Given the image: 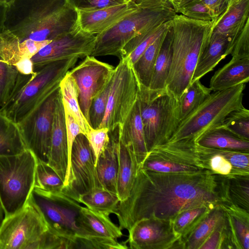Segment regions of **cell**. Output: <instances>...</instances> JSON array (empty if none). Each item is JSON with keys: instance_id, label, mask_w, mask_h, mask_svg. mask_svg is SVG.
Returning a JSON list of instances; mask_svg holds the SVG:
<instances>
[{"instance_id": "cell-32", "label": "cell", "mask_w": 249, "mask_h": 249, "mask_svg": "<svg viewBox=\"0 0 249 249\" xmlns=\"http://www.w3.org/2000/svg\"><path fill=\"white\" fill-rule=\"evenodd\" d=\"M32 77L20 73L0 57V108L4 106Z\"/></svg>"}, {"instance_id": "cell-43", "label": "cell", "mask_w": 249, "mask_h": 249, "mask_svg": "<svg viewBox=\"0 0 249 249\" xmlns=\"http://www.w3.org/2000/svg\"><path fill=\"white\" fill-rule=\"evenodd\" d=\"M226 215V214H225ZM234 249L226 216L207 237L199 249Z\"/></svg>"}, {"instance_id": "cell-54", "label": "cell", "mask_w": 249, "mask_h": 249, "mask_svg": "<svg viewBox=\"0 0 249 249\" xmlns=\"http://www.w3.org/2000/svg\"><path fill=\"white\" fill-rule=\"evenodd\" d=\"M172 4L176 12L177 13L179 9L191 0H168Z\"/></svg>"}, {"instance_id": "cell-5", "label": "cell", "mask_w": 249, "mask_h": 249, "mask_svg": "<svg viewBox=\"0 0 249 249\" xmlns=\"http://www.w3.org/2000/svg\"><path fill=\"white\" fill-rule=\"evenodd\" d=\"M136 8L105 32L96 35L91 56L121 59L124 45L134 36L171 20L177 14L168 0H135Z\"/></svg>"}, {"instance_id": "cell-49", "label": "cell", "mask_w": 249, "mask_h": 249, "mask_svg": "<svg viewBox=\"0 0 249 249\" xmlns=\"http://www.w3.org/2000/svg\"><path fill=\"white\" fill-rule=\"evenodd\" d=\"M65 116L68 144V164L64 181V186L67 185L70 176L71 156L73 142L78 135L80 133L83 134L78 123L69 113L65 112Z\"/></svg>"}, {"instance_id": "cell-21", "label": "cell", "mask_w": 249, "mask_h": 249, "mask_svg": "<svg viewBox=\"0 0 249 249\" xmlns=\"http://www.w3.org/2000/svg\"><path fill=\"white\" fill-rule=\"evenodd\" d=\"M239 34L230 36L212 33L199 57L191 83L200 80L213 71L220 61L231 54Z\"/></svg>"}, {"instance_id": "cell-47", "label": "cell", "mask_w": 249, "mask_h": 249, "mask_svg": "<svg viewBox=\"0 0 249 249\" xmlns=\"http://www.w3.org/2000/svg\"><path fill=\"white\" fill-rule=\"evenodd\" d=\"M130 0H65L77 11L89 12L124 4Z\"/></svg>"}, {"instance_id": "cell-36", "label": "cell", "mask_w": 249, "mask_h": 249, "mask_svg": "<svg viewBox=\"0 0 249 249\" xmlns=\"http://www.w3.org/2000/svg\"><path fill=\"white\" fill-rule=\"evenodd\" d=\"M78 201L85 207L109 215L115 213L120 202L118 195L102 187L80 195Z\"/></svg>"}, {"instance_id": "cell-27", "label": "cell", "mask_w": 249, "mask_h": 249, "mask_svg": "<svg viewBox=\"0 0 249 249\" xmlns=\"http://www.w3.org/2000/svg\"><path fill=\"white\" fill-rule=\"evenodd\" d=\"M220 205L225 212L234 249H249V211L233 204Z\"/></svg>"}, {"instance_id": "cell-20", "label": "cell", "mask_w": 249, "mask_h": 249, "mask_svg": "<svg viewBox=\"0 0 249 249\" xmlns=\"http://www.w3.org/2000/svg\"><path fill=\"white\" fill-rule=\"evenodd\" d=\"M136 7L135 0L97 10L77 11V26L83 31L96 35L115 24Z\"/></svg>"}, {"instance_id": "cell-6", "label": "cell", "mask_w": 249, "mask_h": 249, "mask_svg": "<svg viewBox=\"0 0 249 249\" xmlns=\"http://www.w3.org/2000/svg\"><path fill=\"white\" fill-rule=\"evenodd\" d=\"M138 100L146 147L169 142L179 121L178 102L166 88L152 89L140 84Z\"/></svg>"}, {"instance_id": "cell-50", "label": "cell", "mask_w": 249, "mask_h": 249, "mask_svg": "<svg viewBox=\"0 0 249 249\" xmlns=\"http://www.w3.org/2000/svg\"><path fill=\"white\" fill-rule=\"evenodd\" d=\"M231 54L232 58H249V19L237 38Z\"/></svg>"}, {"instance_id": "cell-35", "label": "cell", "mask_w": 249, "mask_h": 249, "mask_svg": "<svg viewBox=\"0 0 249 249\" xmlns=\"http://www.w3.org/2000/svg\"><path fill=\"white\" fill-rule=\"evenodd\" d=\"M81 211L86 224L97 235L115 240L123 235L122 230L111 220L108 215L86 207L82 206Z\"/></svg>"}, {"instance_id": "cell-7", "label": "cell", "mask_w": 249, "mask_h": 249, "mask_svg": "<svg viewBox=\"0 0 249 249\" xmlns=\"http://www.w3.org/2000/svg\"><path fill=\"white\" fill-rule=\"evenodd\" d=\"M246 84L213 91L191 114L180 121L169 142L196 139L204 132L221 125L232 111L243 107Z\"/></svg>"}, {"instance_id": "cell-16", "label": "cell", "mask_w": 249, "mask_h": 249, "mask_svg": "<svg viewBox=\"0 0 249 249\" xmlns=\"http://www.w3.org/2000/svg\"><path fill=\"white\" fill-rule=\"evenodd\" d=\"M128 231L124 243L132 249H183L181 236L175 231L172 220L145 218Z\"/></svg>"}, {"instance_id": "cell-8", "label": "cell", "mask_w": 249, "mask_h": 249, "mask_svg": "<svg viewBox=\"0 0 249 249\" xmlns=\"http://www.w3.org/2000/svg\"><path fill=\"white\" fill-rule=\"evenodd\" d=\"M36 158L30 150L0 156V197L5 218L27 203L35 183Z\"/></svg>"}, {"instance_id": "cell-26", "label": "cell", "mask_w": 249, "mask_h": 249, "mask_svg": "<svg viewBox=\"0 0 249 249\" xmlns=\"http://www.w3.org/2000/svg\"><path fill=\"white\" fill-rule=\"evenodd\" d=\"M195 142L206 147L249 153V140L240 138L222 124L204 132Z\"/></svg>"}, {"instance_id": "cell-51", "label": "cell", "mask_w": 249, "mask_h": 249, "mask_svg": "<svg viewBox=\"0 0 249 249\" xmlns=\"http://www.w3.org/2000/svg\"><path fill=\"white\" fill-rule=\"evenodd\" d=\"M208 8L213 20H215L227 8L230 0H200Z\"/></svg>"}, {"instance_id": "cell-11", "label": "cell", "mask_w": 249, "mask_h": 249, "mask_svg": "<svg viewBox=\"0 0 249 249\" xmlns=\"http://www.w3.org/2000/svg\"><path fill=\"white\" fill-rule=\"evenodd\" d=\"M140 168L169 173H194L206 169L195 140L190 138L155 146Z\"/></svg>"}, {"instance_id": "cell-29", "label": "cell", "mask_w": 249, "mask_h": 249, "mask_svg": "<svg viewBox=\"0 0 249 249\" xmlns=\"http://www.w3.org/2000/svg\"><path fill=\"white\" fill-rule=\"evenodd\" d=\"M222 203L233 204L249 210V176L218 175Z\"/></svg>"}, {"instance_id": "cell-30", "label": "cell", "mask_w": 249, "mask_h": 249, "mask_svg": "<svg viewBox=\"0 0 249 249\" xmlns=\"http://www.w3.org/2000/svg\"><path fill=\"white\" fill-rule=\"evenodd\" d=\"M225 216V212L220 204L215 206L190 233L181 238L183 249H199Z\"/></svg>"}, {"instance_id": "cell-17", "label": "cell", "mask_w": 249, "mask_h": 249, "mask_svg": "<svg viewBox=\"0 0 249 249\" xmlns=\"http://www.w3.org/2000/svg\"><path fill=\"white\" fill-rule=\"evenodd\" d=\"M95 36L78 27L52 40L31 58L36 71L51 62L76 57L84 58L90 55Z\"/></svg>"}, {"instance_id": "cell-10", "label": "cell", "mask_w": 249, "mask_h": 249, "mask_svg": "<svg viewBox=\"0 0 249 249\" xmlns=\"http://www.w3.org/2000/svg\"><path fill=\"white\" fill-rule=\"evenodd\" d=\"M140 83L128 56L120 59L111 80L106 109L99 128L120 127L137 102Z\"/></svg>"}, {"instance_id": "cell-25", "label": "cell", "mask_w": 249, "mask_h": 249, "mask_svg": "<svg viewBox=\"0 0 249 249\" xmlns=\"http://www.w3.org/2000/svg\"><path fill=\"white\" fill-rule=\"evenodd\" d=\"M249 81V58H232L216 71L211 77L209 88L212 91L225 89Z\"/></svg>"}, {"instance_id": "cell-28", "label": "cell", "mask_w": 249, "mask_h": 249, "mask_svg": "<svg viewBox=\"0 0 249 249\" xmlns=\"http://www.w3.org/2000/svg\"><path fill=\"white\" fill-rule=\"evenodd\" d=\"M119 168L117 195L120 202L125 200L132 188L139 170L133 152L119 139L118 145Z\"/></svg>"}, {"instance_id": "cell-23", "label": "cell", "mask_w": 249, "mask_h": 249, "mask_svg": "<svg viewBox=\"0 0 249 249\" xmlns=\"http://www.w3.org/2000/svg\"><path fill=\"white\" fill-rule=\"evenodd\" d=\"M109 141L98 159L96 169L102 187L117 195L118 127L109 131Z\"/></svg>"}, {"instance_id": "cell-3", "label": "cell", "mask_w": 249, "mask_h": 249, "mask_svg": "<svg viewBox=\"0 0 249 249\" xmlns=\"http://www.w3.org/2000/svg\"><path fill=\"white\" fill-rule=\"evenodd\" d=\"M4 27L20 42L52 41L78 27L77 11L65 0H12Z\"/></svg>"}, {"instance_id": "cell-52", "label": "cell", "mask_w": 249, "mask_h": 249, "mask_svg": "<svg viewBox=\"0 0 249 249\" xmlns=\"http://www.w3.org/2000/svg\"><path fill=\"white\" fill-rule=\"evenodd\" d=\"M16 68L18 71L24 75H33L36 73L34 71V66L31 59L30 58H24L16 66Z\"/></svg>"}, {"instance_id": "cell-55", "label": "cell", "mask_w": 249, "mask_h": 249, "mask_svg": "<svg viewBox=\"0 0 249 249\" xmlns=\"http://www.w3.org/2000/svg\"><path fill=\"white\" fill-rule=\"evenodd\" d=\"M5 213L4 208L3 207L0 197V227L5 219Z\"/></svg>"}, {"instance_id": "cell-24", "label": "cell", "mask_w": 249, "mask_h": 249, "mask_svg": "<svg viewBox=\"0 0 249 249\" xmlns=\"http://www.w3.org/2000/svg\"><path fill=\"white\" fill-rule=\"evenodd\" d=\"M249 19V0H230L224 11L214 20L212 33L239 34Z\"/></svg>"}, {"instance_id": "cell-31", "label": "cell", "mask_w": 249, "mask_h": 249, "mask_svg": "<svg viewBox=\"0 0 249 249\" xmlns=\"http://www.w3.org/2000/svg\"><path fill=\"white\" fill-rule=\"evenodd\" d=\"M173 38V31L171 22L156 60L148 87L150 89H165L172 62Z\"/></svg>"}, {"instance_id": "cell-15", "label": "cell", "mask_w": 249, "mask_h": 249, "mask_svg": "<svg viewBox=\"0 0 249 249\" xmlns=\"http://www.w3.org/2000/svg\"><path fill=\"white\" fill-rule=\"evenodd\" d=\"M101 187L93 152L85 135L80 133L72 144L70 176L62 190L77 200L80 195Z\"/></svg>"}, {"instance_id": "cell-53", "label": "cell", "mask_w": 249, "mask_h": 249, "mask_svg": "<svg viewBox=\"0 0 249 249\" xmlns=\"http://www.w3.org/2000/svg\"><path fill=\"white\" fill-rule=\"evenodd\" d=\"M7 5L6 4L0 3V33L4 30V23Z\"/></svg>"}, {"instance_id": "cell-9", "label": "cell", "mask_w": 249, "mask_h": 249, "mask_svg": "<svg viewBox=\"0 0 249 249\" xmlns=\"http://www.w3.org/2000/svg\"><path fill=\"white\" fill-rule=\"evenodd\" d=\"M78 58L55 61L42 67L0 110L17 124L38 103L59 88Z\"/></svg>"}, {"instance_id": "cell-38", "label": "cell", "mask_w": 249, "mask_h": 249, "mask_svg": "<svg viewBox=\"0 0 249 249\" xmlns=\"http://www.w3.org/2000/svg\"><path fill=\"white\" fill-rule=\"evenodd\" d=\"M211 89L203 85L200 80L195 81L178 99L179 121L196 110L209 96Z\"/></svg>"}, {"instance_id": "cell-33", "label": "cell", "mask_w": 249, "mask_h": 249, "mask_svg": "<svg viewBox=\"0 0 249 249\" xmlns=\"http://www.w3.org/2000/svg\"><path fill=\"white\" fill-rule=\"evenodd\" d=\"M59 89L64 111L69 113L74 119L85 135L91 126L81 110L77 86L74 79L68 72L61 80Z\"/></svg>"}, {"instance_id": "cell-13", "label": "cell", "mask_w": 249, "mask_h": 249, "mask_svg": "<svg viewBox=\"0 0 249 249\" xmlns=\"http://www.w3.org/2000/svg\"><path fill=\"white\" fill-rule=\"evenodd\" d=\"M48 230L40 213L28 200L22 209L3 221L0 249H36Z\"/></svg>"}, {"instance_id": "cell-37", "label": "cell", "mask_w": 249, "mask_h": 249, "mask_svg": "<svg viewBox=\"0 0 249 249\" xmlns=\"http://www.w3.org/2000/svg\"><path fill=\"white\" fill-rule=\"evenodd\" d=\"M168 28L147 48L137 61L132 64L139 83L143 86L148 88L150 86L156 60Z\"/></svg>"}, {"instance_id": "cell-1", "label": "cell", "mask_w": 249, "mask_h": 249, "mask_svg": "<svg viewBox=\"0 0 249 249\" xmlns=\"http://www.w3.org/2000/svg\"><path fill=\"white\" fill-rule=\"evenodd\" d=\"M222 203L217 176L209 170L169 173L139 168L128 196L114 214L120 228L128 231L143 218L173 221L185 210Z\"/></svg>"}, {"instance_id": "cell-2", "label": "cell", "mask_w": 249, "mask_h": 249, "mask_svg": "<svg viewBox=\"0 0 249 249\" xmlns=\"http://www.w3.org/2000/svg\"><path fill=\"white\" fill-rule=\"evenodd\" d=\"M28 201L40 213L48 229L67 243L68 249H127L124 243L92 232L81 213V204L62 190L48 192L34 187Z\"/></svg>"}, {"instance_id": "cell-48", "label": "cell", "mask_w": 249, "mask_h": 249, "mask_svg": "<svg viewBox=\"0 0 249 249\" xmlns=\"http://www.w3.org/2000/svg\"><path fill=\"white\" fill-rule=\"evenodd\" d=\"M171 20L154 28L146 37L127 56L132 64L137 61L147 48L169 27Z\"/></svg>"}, {"instance_id": "cell-46", "label": "cell", "mask_w": 249, "mask_h": 249, "mask_svg": "<svg viewBox=\"0 0 249 249\" xmlns=\"http://www.w3.org/2000/svg\"><path fill=\"white\" fill-rule=\"evenodd\" d=\"M189 18L201 20H213L208 8L200 0H191L178 11Z\"/></svg>"}, {"instance_id": "cell-45", "label": "cell", "mask_w": 249, "mask_h": 249, "mask_svg": "<svg viewBox=\"0 0 249 249\" xmlns=\"http://www.w3.org/2000/svg\"><path fill=\"white\" fill-rule=\"evenodd\" d=\"M85 136L93 152L96 165L101 153L109 141V129L107 127L94 129L91 127L86 132Z\"/></svg>"}, {"instance_id": "cell-42", "label": "cell", "mask_w": 249, "mask_h": 249, "mask_svg": "<svg viewBox=\"0 0 249 249\" xmlns=\"http://www.w3.org/2000/svg\"><path fill=\"white\" fill-rule=\"evenodd\" d=\"M222 125L240 138L249 140V110L244 106L231 112Z\"/></svg>"}, {"instance_id": "cell-22", "label": "cell", "mask_w": 249, "mask_h": 249, "mask_svg": "<svg viewBox=\"0 0 249 249\" xmlns=\"http://www.w3.org/2000/svg\"><path fill=\"white\" fill-rule=\"evenodd\" d=\"M118 128L120 140L133 152L139 169L148 152L145 141L138 98L123 124Z\"/></svg>"}, {"instance_id": "cell-41", "label": "cell", "mask_w": 249, "mask_h": 249, "mask_svg": "<svg viewBox=\"0 0 249 249\" xmlns=\"http://www.w3.org/2000/svg\"><path fill=\"white\" fill-rule=\"evenodd\" d=\"M0 57L4 62L15 67L26 58L18 38L8 30L0 33Z\"/></svg>"}, {"instance_id": "cell-56", "label": "cell", "mask_w": 249, "mask_h": 249, "mask_svg": "<svg viewBox=\"0 0 249 249\" xmlns=\"http://www.w3.org/2000/svg\"><path fill=\"white\" fill-rule=\"evenodd\" d=\"M12 0H0V3L8 4Z\"/></svg>"}, {"instance_id": "cell-44", "label": "cell", "mask_w": 249, "mask_h": 249, "mask_svg": "<svg viewBox=\"0 0 249 249\" xmlns=\"http://www.w3.org/2000/svg\"><path fill=\"white\" fill-rule=\"evenodd\" d=\"M111 80L102 92L92 101L89 111V124L94 129L99 128L103 120L111 85Z\"/></svg>"}, {"instance_id": "cell-39", "label": "cell", "mask_w": 249, "mask_h": 249, "mask_svg": "<svg viewBox=\"0 0 249 249\" xmlns=\"http://www.w3.org/2000/svg\"><path fill=\"white\" fill-rule=\"evenodd\" d=\"M216 205L204 204L180 212L173 220L175 231L181 238L184 237L190 233Z\"/></svg>"}, {"instance_id": "cell-18", "label": "cell", "mask_w": 249, "mask_h": 249, "mask_svg": "<svg viewBox=\"0 0 249 249\" xmlns=\"http://www.w3.org/2000/svg\"><path fill=\"white\" fill-rule=\"evenodd\" d=\"M196 146L205 169L213 174L224 177L249 176V153Z\"/></svg>"}, {"instance_id": "cell-4", "label": "cell", "mask_w": 249, "mask_h": 249, "mask_svg": "<svg viewBox=\"0 0 249 249\" xmlns=\"http://www.w3.org/2000/svg\"><path fill=\"white\" fill-rule=\"evenodd\" d=\"M214 20H195L177 14L171 20L172 57L165 88L178 100L191 84L199 57L212 33Z\"/></svg>"}, {"instance_id": "cell-40", "label": "cell", "mask_w": 249, "mask_h": 249, "mask_svg": "<svg viewBox=\"0 0 249 249\" xmlns=\"http://www.w3.org/2000/svg\"><path fill=\"white\" fill-rule=\"evenodd\" d=\"M64 181L46 162L36 159L34 187L48 192L61 191Z\"/></svg>"}, {"instance_id": "cell-14", "label": "cell", "mask_w": 249, "mask_h": 249, "mask_svg": "<svg viewBox=\"0 0 249 249\" xmlns=\"http://www.w3.org/2000/svg\"><path fill=\"white\" fill-rule=\"evenodd\" d=\"M114 69L112 65L88 55L68 71L76 85L80 107L89 123L92 101L110 82Z\"/></svg>"}, {"instance_id": "cell-34", "label": "cell", "mask_w": 249, "mask_h": 249, "mask_svg": "<svg viewBox=\"0 0 249 249\" xmlns=\"http://www.w3.org/2000/svg\"><path fill=\"white\" fill-rule=\"evenodd\" d=\"M26 149L18 124L0 110V156L17 155Z\"/></svg>"}, {"instance_id": "cell-19", "label": "cell", "mask_w": 249, "mask_h": 249, "mask_svg": "<svg viewBox=\"0 0 249 249\" xmlns=\"http://www.w3.org/2000/svg\"><path fill=\"white\" fill-rule=\"evenodd\" d=\"M47 163L64 181L68 164V153L65 112L60 89L56 100Z\"/></svg>"}, {"instance_id": "cell-12", "label": "cell", "mask_w": 249, "mask_h": 249, "mask_svg": "<svg viewBox=\"0 0 249 249\" xmlns=\"http://www.w3.org/2000/svg\"><path fill=\"white\" fill-rule=\"evenodd\" d=\"M59 89L38 103L17 123L26 149L36 159L46 163Z\"/></svg>"}]
</instances>
